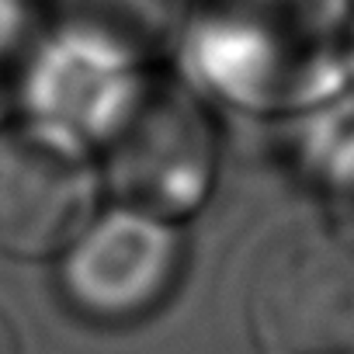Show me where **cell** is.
I'll list each match as a JSON object with an SVG mask.
<instances>
[{
    "label": "cell",
    "instance_id": "obj_1",
    "mask_svg": "<svg viewBox=\"0 0 354 354\" xmlns=\"http://www.w3.org/2000/svg\"><path fill=\"white\" fill-rule=\"evenodd\" d=\"M264 354H354V243L333 226H288L250 274Z\"/></svg>",
    "mask_w": 354,
    "mask_h": 354
},
{
    "label": "cell",
    "instance_id": "obj_2",
    "mask_svg": "<svg viewBox=\"0 0 354 354\" xmlns=\"http://www.w3.org/2000/svg\"><path fill=\"white\" fill-rule=\"evenodd\" d=\"M181 243L153 212H111L87 226L66 254L63 295L97 323L153 313L177 281Z\"/></svg>",
    "mask_w": 354,
    "mask_h": 354
},
{
    "label": "cell",
    "instance_id": "obj_3",
    "mask_svg": "<svg viewBox=\"0 0 354 354\" xmlns=\"http://www.w3.org/2000/svg\"><path fill=\"white\" fill-rule=\"evenodd\" d=\"M94 170L39 129L0 132V250L49 257L70 247L94 212Z\"/></svg>",
    "mask_w": 354,
    "mask_h": 354
},
{
    "label": "cell",
    "instance_id": "obj_4",
    "mask_svg": "<svg viewBox=\"0 0 354 354\" xmlns=\"http://www.w3.org/2000/svg\"><path fill=\"white\" fill-rule=\"evenodd\" d=\"M209 142L202 118L177 94H160L125 122L115 139L111 170L122 192L142 205V212H181L205 185Z\"/></svg>",
    "mask_w": 354,
    "mask_h": 354
},
{
    "label": "cell",
    "instance_id": "obj_5",
    "mask_svg": "<svg viewBox=\"0 0 354 354\" xmlns=\"http://www.w3.org/2000/svg\"><path fill=\"white\" fill-rule=\"evenodd\" d=\"M323 198L330 209V226L354 243V122L333 142V153L323 167Z\"/></svg>",
    "mask_w": 354,
    "mask_h": 354
},
{
    "label": "cell",
    "instance_id": "obj_6",
    "mask_svg": "<svg viewBox=\"0 0 354 354\" xmlns=\"http://www.w3.org/2000/svg\"><path fill=\"white\" fill-rule=\"evenodd\" d=\"M0 354H21V337L4 313H0Z\"/></svg>",
    "mask_w": 354,
    "mask_h": 354
},
{
    "label": "cell",
    "instance_id": "obj_7",
    "mask_svg": "<svg viewBox=\"0 0 354 354\" xmlns=\"http://www.w3.org/2000/svg\"><path fill=\"white\" fill-rule=\"evenodd\" d=\"M351 49H354V18H351Z\"/></svg>",
    "mask_w": 354,
    "mask_h": 354
}]
</instances>
